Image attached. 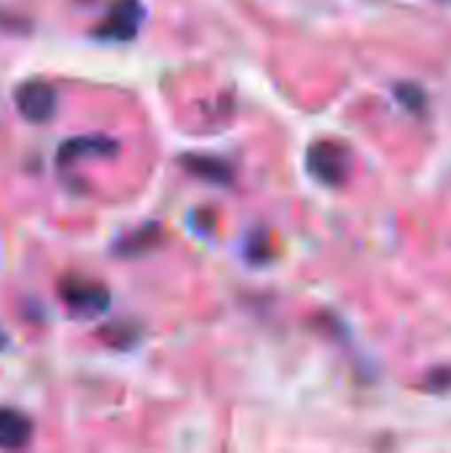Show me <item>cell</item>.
<instances>
[{"label": "cell", "instance_id": "1", "mask_svg": "<svg viewBox=\"0 0 451 453\" xmlns=\"http://www.w3.org/2000/svg\"><path fill=\"white\" fill-rule=\"evenodd\" d=\"M306 165H308V173L319 183H324V186H343L348 180V175H351L354 157H351V149L346 143L332 141V138H322V141L308 146Z\"/></svg>", "mask_w": 451, "mask_h": 453}, {"label": "cell", "instance_id": "2", "mask_svg": "<svg viewBox=\"0 0 451 453\" xmlns=\"http://www.w3.org/2000/svg\"><path fill=\"white\" fill-rule=\"evenodd\" d=\"M64 305L80 316V319H96L109 308V292L98 284V281H88V279H74L69 276L61 289H58Z\"/></svg>", "mask_w": 451, "mask_h": 453}, {"label": "cell", "instance_id": "3", "mask_svg": "<svg viewBox=\"0 0 451 453\" xmlns=\"http://www.w3.org/2000/svg\"><path fill=\"white\" fill-rule=\"evenodd\" d=\"M13 101H16L19 114H21L27 122H37V125L53 119L56 106H58L56 90H53L48 82H43V80H29V82L19 85Z\"/></svg>", "mask_w": 451, "mask_h": 453}, {"label": "cell", "instance_id": "4", "mask_svg": "<svg viewBox=\"0 0 451 453\" xmlns=\"http://www.w3.org/2000/svg\"><path fill=\"white\" fill-rule=\"evenodd\" d=\"M141 21H144V5L138 0H117L109 8L106 19L96 27V35L106 40H130L136 37Z\"/></svg>", "mask_w": 451, "mask_h": 453}, {"label": "cell", "instance_id": "5", "mask_svg": "<svg viewBox=\"0 0 451 453\" xmlns=\"http://www.w3.org/2000/svg\"><path fill=\"white\" fill-rule=\"evenodd\" d=\"M117 154V143L104 138V135H77L69 138L66 143H61L58 149V165L61 167H72L77 162L85 159H98V157H112Z\"/></svg>", "mask_w": 451, "mask_h": 453}, {"label": "cell", "instance_id": "6", "mask_svg": "<svg viewBox=\"0 0 451 453\" xmlns=\"http://www.w3.org/2000/svg\"><path fill=\"white\" fill-rule=\"evenodd\" d=\"M29 438H32V422L13 409H0V449L5 451L24 449Z\"/></svg>", "mask_w": 451, "mask_h": 453}, {"label": "cell", "instance_id": "7", "mask_svg": "<svg viewBox=\"0 0 451 453\" xmlns=\"http://www.w3.org/2000/svg\"><path fill=\"white\" fill-rule=\"evenodd\" d=\"M181 165L202 178V180H210V183H229L231 180V165L223 162V159H215V157H205V154H186L181 159Z\"/></svg>", "mask_w": 451, "mask_h": 453}, {"label": "cell", "instance_id": "8", "mask_svg": "<svg viewBox=\"0 0 451 453\" xmlns=\"http://www.w3.org/2000/svg\"><path fill=\"white\" fill-rule=\"evenodd\" d=\"M159 239V228L157 226H144L138 234H133V242L130 239H122L120 244V252L122 255H138L141 250H152Z\"/></svg>", "mask_w": 451, "mask_h": 453}, {"label": "cell", "instance_id": "9", "mask_svg": "<svg viewBox=\"0 0 451 453\" xmlns=\"http://www.w3.org/2000/svg\"><path fill=\"white\" fill-rule=\"evenodd\" d=\"M396 98L409 109V111H425V93H423V88H417V85H409V82H404V85H399L396 88Z\"/></svg>", "mask_w": 451, "mask_h": 453}, {"label": "cell", "instance_id": "10", "mask_svg": "<svg viewBox=\"0 0 451 453\" xmlns=\"http://www.w3.org/2000/svg\"><path fill=\"white\" fill-rule=\"evenodd\" d=\"M449 382H451V372H433V377H431V382H428V385H431L433 390H439V388H447Z\"/></svg>", "mask_w": 451, "mask_h": 453}, {"label": "cell", "instance_id": "11", "mask_svg": "<svg viewBox=\"0 0 451 453\" xmlns=\"http://www.w3.org/2000/svg\"><path fill=\"white\" fill-rule=\"evenodd\" d=\"M3 345H5V337L0 334V350H3Z\"/></svg>", "mask_w": 451, "mask_h": 453}]
</instances>
